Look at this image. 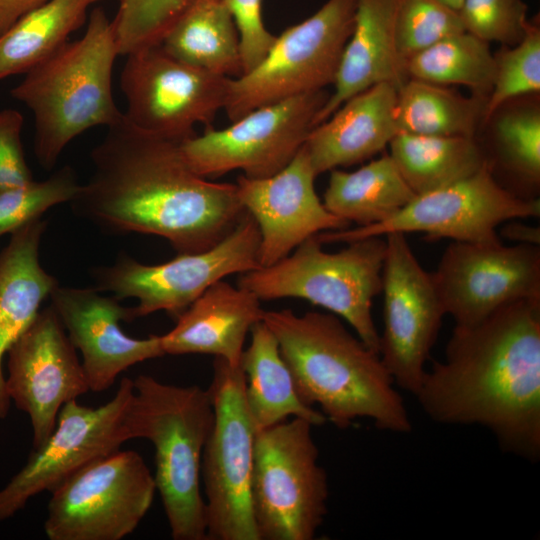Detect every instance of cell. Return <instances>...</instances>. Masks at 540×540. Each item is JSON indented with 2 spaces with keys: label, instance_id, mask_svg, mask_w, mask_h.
I'll list each match as a JSON object with an SVG mask.
<instances>
[{
  "label": "cell",
  "instance_id": "1",
  "mask_svg": "<svg viewBox=\"0 0 540 540\" xmlns=\"http://www.w3.org/2000/svg\"><path fill=\"white\" fill-rule=\"evenodd\" d=\"M91 152L93 173L71 201L76 214L119 233L162 237L178 252L204 251L246 214L233 183L213 182L186 162L181 142L125 116Z\"/></svg>",
  "mask_w": 540,
  "mask_h": 540
},
{
  "label": "cell",
  "instance_id": "2",
  "mask_svg": "<svg viewBox=\"0 0 540 540\" xmlns=\"http://www.w3.org/2000/svg\"><path fill=\"white\" fill-rule=\"evenodd\" d=\"M434 422L478 425L500 448L540 458V300L506 304L471 326L455 325L442 361L414 395Z\"/></svg>",
  "mask_w": 540,
  "mask_h": 540
},
{
  "label": "cell",
  "instance_id": "3",
  "mask_svg": "<svg viewBox=\"0 0 540 540\" xmlns=\"http://www.w3.org/2000/svg\"><path fill=\"white\" fill-rule=\"evenodd\" d=\"M301 399L344 429L359 418L380 430L407 434L412 421L379 353L334 314L264 311Z\"/></svg>",
  "mask_w": 540,
  "mask_h": 540
},
{
  "label": "cell",
  "instance_id": "4",
  "mask_svg": "<svg viewBox=\"0 0 540 540\" xmlns=\"http://www.w3.org/2000/svg\"><path fill=\"white\" fill-rule=\"evenodd\" d=\"M118 55L112 20L96 7L81 38L66 42L11 89V96L33 114L34 153L43 168L51 169L64 148L86 130L122 119L112 94Z\"/></svg>",
  "mask_w": 540,
  "mask_h": 540
},
{
  "label": "cell",
  "instance_id": "5",
  "mask_svg": "<svg viewBox=\"0 0 540 540\" xmlns=\"http://www.w3.org/2000/svg\"><path fill=\"white\" fill-rule=\"evenodd\" d=\"M213 421L208 389L167 384L145 374L133 379L125 435L147 439L154 447L156 490L174 540H207L201 461Z\"/></svg>",
  "mask_w": 540,
  "mask_h": 540
},
{
  "label": "cell",
  "instance_id": "6",
  "mask_svg": "<svg viewBox=\"0 0 540 540\" xmlns=\"http://www.w3.org/2000/svg\"><path fill=\"white\" fill-rule=\"evenodd\" d=\"M347 244L329 253L312 236L275 264L241 274L237 285L261 301L293 297L327 309L379 353L372 302L382 290L385 237L370 236Z\"/></svg>",
  "mask_w": 540,
  "mask_h": 540
},
{
  "label": "cell",
  "instance_id": "7",
  "mask_svg": "<svg viewBox=\"0 0 540 540\" xmlns=\"http://www.w3.org/2000/svg\"><path fill=\"white\" fill-rule=\"evenodd\" d=\"M313 427L292 418L256 432L251 505L259 540H312L325 520L329 483Z\"/></svg>",
  "mask_w": 540,
  "mask_h": 540
},
{
  "label": "cell",
  "instance_id": "8",
  "mask_svg": "<svg viewBox=\"0 0 540 540\" xmlns=\"http://www.w3.org/2000/svg\"><path fill=\"white\" fill-rule=\"evenodd\" d=\"M208 390L214 421L201 461L207 540H259L251 505L256 430L241 366L215 358Z\"/></svg>",
  "mask_w": 540,
  "mask_h": 540
},
{
  "label": "cell",
  "instance_id": "9",
  "mask_svg": "<svg viewBox=\"0 0 540 540\" xmlns=\"http://www.w3.org/2000/svg\"><path fill=\"white\" fill-rule=\"evenodd\" d=\"M357 0H327L285 29L264 59L231 78L224 110L231 122L252 110L333 84L353 29Z\"/></svg>",
  "mask_w": 540,
  "mask_h": 540
},
{
  "label": "cell",
  "instance_id": "10",
  "mask_svg": "<svg viewBox=\"0 0 540 540\" xmlns=\"http://www.w3.org/2000/svg\"><path fill=\"white\" fill-rule=\"evenodd\" d=\"M156 491L143 457L119 449L50 492L45 535L49 540H120L140 524Z\"/></svg>",
  "mask_w": 540,
  "mask_h": 540
},
{
  "label": "cell",
  "instance_id": "11",
  "mask_svg": "<svg viewBox=\"0 0 540 540\" xmlns=\"http://www.w3.org/2000/svg\"><path fill=\"white\" fill-rule=\"evenodd\" d=\"M259 245L258 226L246 212L224 239L204 251L178 254L156 265L121 256L96 271V288L118 300L136 299L138 303L130 307L132 319L157 311L177 317L214 283L259 268Z\"/></svg>",
  "mask_w": 540,
  "mask_h": 540
},
{
  "label": "cell",
  "instance_id": "12",
  "mask_svg": "<svg viewBox=\"0 0 540 540\" xmlns=\"http://www.w3.org/2000/svg\"><path fill=\"white\" fill-rule=\"evenodd\" d=\"M540 201L524 199L504 188L489 164L471 176L445 187L416 195L389 219L364 227L316 235L324 243H348L390 232L424 233L430 240L461 242L499 240L496 228L507 221L538 217Z\"/></svg>",
  "mask_w": 540,
  "mask_h": 540
},
{
  "label": "cell",
  "instance_id": "13",
  "mask_svg": "<svg viewBox=\"0 0 540 540\" xmlns=\"http://www.w3.org/2000/svg\"><path fill=\"white\" fill-rule=\"evenodd\" d=\"M328 97L324 89L308 92L256 108L224 129L208 126L181 142L184 158L207 179L233 170L252 179L270 177L304 145Z\"/></svg>",
  "mask_w": 540,
  "mask_h": 540
},
{
  "label": "cell",
  "instance_id": "14",
  "mask_svg": "<svg viewBox=\"0 0 540 540\" xmlns=\"http://www.w3.org/2000/svg\"><path fill=\"white\" fill-rule=\"evenodd\" d=\"M120 74L126 118L136 127L183 142L198 123L210 126L224 109L230 77L186 64L155 44L127 56Z\"/></svg>",
  "mask_w": 540,
  "mask_h": 540
},
{
  "label": "cell",
  "instance_id": "15",
  "mask_svg": "<svg viewBox=\"0 0 540 540\" xmlns=\"http://www.w3.org/2000/svg\"><path fill=\"white\" fill-rule=\"evenodd\" d=\"M384 237L379 355L395 385L415 395L446 314L432 274L417 260L406 234L390 232Z\"/></svg>",
  "mask_w": 540,
  "mask_h": 540
},
{
  "label": "cell",
  "instance_id": "16",
  "mask_svg": "<svg viewBox=\"0 0 540 540\" xmlns=\"http://www.w3.org/2000/svg\"><path fill=\"white\" fill-rule=\"evenodd\" d=\"M132 393L133 379L122 377L116 394L103 405L64 404L48 439L0 489V523L36 495L52 492L85 466L119 450L128 441L123 419Z\"/></svg>",
  "mask_w": 540,
  "mask_h": 540
},
{
  "label": "cell",
  "instance_id": "17",
  "mask_svg": "<svg viewBox=\"0 0 540 540\" xmlns=\"http://www.w3.org/2000/svg\"><path fill=\"white\" fill-rule=\"evenodd\" d=\"M431 274L445 314L471 326L511 302L540 300V247L452 241Z\"/></svg>",
  "mask_w": 540,
  "mask_h": 540
},
{
  "label": "cell",
  "instance_id": "18",
  "mask_svg": "<svg viewBox=\"0 0 540 540\" xmlns=\"http://www.w3.org/2000/svg\"><path fill=\"white\" fill-rule=\"evenodd\" d=\"M6 354V392L29 416L37 449L53 432L63 405L90 391L82 363L51 305L38 312Z\"/></svg>",
  "mask_w": 540,
  "mask_h": 540
},
{
  "label": "cell",
  "instance_id": "19",
  "mask_svg": "<svg viewBox=\"0 0 540 540\" xmlns=\"http://www.w3.org/2000/svg\"><path fill=\"white\" fill-rule=\"evenodd\" d=\"M316 177L303 145L278 173L260 179L237 178L239 199L258 226L260 267L275 264L321 231L349 227L348 221L328 211L319 199Z\"/></svg>",
  "mask_w": 540,
  "mask_h": 540
},
{
  "label": "cell",
  "instance_id": "20",
  "mask_svg": "<svg viewBox=\"0 0 540 540\" xmlns=\"http://www.w3.org/2000/svg\"><path fill=\"white\" fill-rule=\"evenodd\" d=\"M51 307L68 337L82 356V367L90 391L110 388L129 367L165 355L160 335L136 339L126 335L120 321H131V308L97 288L63 287L50 294Z\"/></svg>",
  "mask_w": 540,
  "mask_h": 540
},
{
  "label": "cell",
  "instance_id": "21",
  "mask_svg": "<svg viewBox=\"0 0 540 540\" xmlns=\"http://www.w3.org/2000/svg\"><path fill=\"white\" fill-rule=\"evenodd\" d=\"M397 89L390 83L371 86L311 130L304 147L317 176L365 161L389 145L398 134Z\"/></svg>",
  "mask_w": 540,
  "mask_h": 540
},
{
  "label": "cell",
  "instance_id": "22",
  "mask_svg": "<svg viewBox=\"0 0 540 540\" xmlns=\"http://www.w3.org/2000/svg\"><path fill=\"white\" fill-rule=\"evenodd\" d=\"M261 300L241 286L220 280L177 316L160 335L165 354H209L239 366L251 328L262 320Z\"/></svg>",
  "mask_w": 540,
  "mask_h": 540
},
{
  "label": "cell",
  "instance_id": "23",
  "mask_svg": "<svg viewBox=\"0 0 540 540\" xmlns=\"http://www.w3.org/2000/svg\"><path fill=\"white\" fill-rule=\"evenodd\" d=\"M399 0H357L353 29L334 80V91L315 118L325 121L347 99L380 83L400 87L409 77L396 44Z\"/></svg>",
  "mask_w": 540,
  "mask_h": 540
},
{
  "label": "cell",
  "instance_id": "24",
  "mask_svg": "<svg viewBox=\"0 0 540 540\" xmlns=\"http://www.w3.org/2000/svg\"><path fill=\"white\" fill-rule=\"evenodd\" d=\"M45 228L46 221L41 218L26 224L11 234L0 252V419L8 415L11 404L5 388L3 358L58 285L39 260Z\"/></svg>",
  "mask_w": 540,
  "mask_h": 540
},
{
  "label": "cell",
  "instance_id": "25",
  "mask_svg": "<svg viewBox=\"0 0 540 540\" xmlns=\"http://www.w3.org/2000/svg\"><path fill=\"white\" fill-rule=\"evenodd\" d=\"M249 334L250 343L243 350L240 366L247 410L256 432L288 417L304 419L313 426L325 424V416L301 399L278 341L264 321L257 322Z\"/></svg>",
  "mask_w": 540,
  "mask_h": 540
},
{
  "label": "cell",
  "instance_id": "26",
  "mask_svg": "<svg viewBox=\"0 0 540 540\" xmlns=\"http://www.w3.org/2000/svg\"><path fill=\"white\" fill-rule=\"evenodd\" d=\"M160 44L201 70L230 78L243 73L239 34L225 0H189Z\"/></svg>",
  "mask_w": 540,
  "mask_h": 540
},
{
  "label": "cell",
  "instance_id": "27",
  "mask_svg": "<svg viewBox=\"0 0 540 540\" xmlns=\"http://www.w3.org/2000/svg\"><path fill=\"white\" fill-rule=\"evenodd\" d=\"M415 196L385 154L352 172L331 170L323 204L334 215L364 227L389 219Z\"/></svg>",
  "mask_w": 540,
  "mask_h": 540
},
{
  "label": "cell",
  "instance_id": "28",
  "mask_svg": "<svg viewBox=\"0 0 540 540\" xmlns=\"http://www.w3.org/2000/svg\"><path fill=\"white\" fill-rule=\"evenodd\" d=\"M388 146L390 157L416 195L465 179L486 161L473 137L398 133Z\"/></svg>",
  "mask_w": 540,
  "mask_h": 540
},
{
  "label": "cell",
  "instance_id": "29",
  "mask_svg": "<svg viewBox=\"0 0 540 540\" xmlns=\"http://www.w3.org/2000/svg\"><path fill=\"white\" fill-rule=\"evenodd\" d=\"M94 0H49L0 36V80L26 73L51 56L87 20Z\"/></svg>",
  "mask_w": 540,
  "mask_h": 540
},
{
  "label": "cell",
  "instance_id": "30",
  "mask_svg": "<svg viewBox=\"0 0 540 540\" xmlns=\"http://www.w3.org/2000/svg\"><path fill=\"white\" fill-rule=\"evenodd\" d=\"M486 100L463 96L448 86L408 78L397 89L395 121L398 133L473 137Z\"/></svg>",
  "mask_w": 540,
  "mask_h": 540
},
{
  "label": "cell",
  "instance_id": "31",
  "mask_svg": "<svg viewBox=\"0 0 540 540\" xmlns=\"http://www.w3.org/2000/svg\"><path fill=\"white\" fill-rule=\"evenodd\" d=\"M409 78L443 85H462L487 100L495 60L490 43L463 31L448 36L407 59Z\"/></svg>",
  "mask_w": 540,
  "mask_h": 540
},
{
  "label": "cell",
  "instance_id": "32",
  "mask_svg": "<svg viewBox=\"0 0 540 540\" xmlns=\"http://www.w3.org/2000/svg\"><path fill=\"white\" fill-rule=\"evenodd\" d=\"M492 118L497 161L535 195L540 183L539 104L500 108Z\"/></svg>",
  "mask_w": 540,
  "mask_h": 540
},
{
  "label": "cell",
  "instance_id": "33",
  "mask_svg": "<svg viewBox=\"0 0 540 540\" xmlns=\"http://www.w3.org/2000/svg\"><path fill=\"white\" fill-rule=\"evenodd\" d=\"M495 70L486 100L483 122L511 100L540 92V26L529 20L523 38L513 46H503L494 54Z\"/></svg>",
  "mask_w": 540,
  "mask_h": 540
},
{
  "label": "cell",
  "instance_id": "34",
  "mask_svg": "<svg viewBox=\"0 0 540 540\" xmlns=\"http://www.w3.org/2000/svg\"><path fill=\"white\" fill-rule=\"evenodd\" d=\"M81 184L68 165L42 181L0 191V236L41 218L49 208L72 201Z\"/></svg>",
  "mask_w": 540,
  "mask_h": 540
},
{
  "label": "cell",
  "instance_id": "35",
  "mask_svg": "<svg viewBox=\"0 0 540 540\" xmlns=\"http://www.w3.org/2000/svg\"><path fill=\"white\" fill-rule=\"evenodd\" d=\"M395 31L399 55L406 63L411 56L465 28L459 12L441 0H399Z\"/></svg>",
  "mask_w": 540,
  "mask_h": 540
},
{
  "label": "cell",
  "instance_id": "36",
  "mask_svg": "<svg viewBox=\"0 0 540 540\" xmlns=\"http://www.w3.org/2000/svg\"><path fill=\"white\" fill-rule=\"evenodd\" d=\"M102 0H94V3ZM112 19L119 55L161 43L189 0H116Z\"/></svg>",
  "mask_w": 540,
  "mask_h": 540
},
{
  "label": "cell",
  "instance_id": "37",
  "mask_svg": "<svg viewBox=\"0 0 540 540\" xmlns=\"http://www.w3.org/2000/svg\"><path fill=\"white\" fill-rule=\"evenodd\" d=\"M458 12L465 31L503 46L517 44L530 20L524 0H463Z\"/></svg>",
  "mask_w": 540,
  "mask_h": 540
},
{
  "label": "cell",
  "instance_id": "38",
  "mask_svg": "<svg viewBox=\"0 0 540 540\" xmlns=\"http://www.w3.org/2000/svg\"><path fill=\"white\" fill-rule=\"evenodd\" d=\"M240 41L243 73L257 66L273 45L276 35L266 28L262 0H225Z\"/></svg>",
  "mask_w": 540,
  "mask_h": 540
},
{
  "label": "cell",
  "instance_id": "39",
  "mask_svg": "<svg viewBox=\"0 0 540 540\" xmlns=\"http://www.w3.org/2000/svg\"><path fill=\"white\" fill-rule=\"evenodd\" d=\"M23 116L14 109L0 111V191L33 181L25 160L21 132Z\"/></svg>",
  "mask_w": 540,
  "mask_h": 540
},
{
  "label": "cell",
  "instance_id": "40",
  "mask_svg": "<svg viewBox=\"0 0 540 540\" xmlns=\"http://www.w3.org/2000/svg\"><path fill=\"white\" fill-rule=\"evenodd\" d=\"M49 0H0V36L19 19Z\"/></svg>",
  "mask_w": 540,
  "mask_h": 540
},
{
  "label": "cell",
  "instance_id": "41",
  "mask_svg": "<svg viewBox=\"0 0 540 540\" xmlns=\"http://www.w3.org/2000/svg\"><path fill=\"white\" fill-rule=\"evenodd\" d=\"M501 234L521 244L540 245V229L514 220L507 221Z\"/></svg>",
  "mask_w": 540,
  "mask_h": 540
},
{
  "label": "cell",
  "instance_id": "42",
  "mask_svg": "<svg viewBox=\"0 0 540 540\" xmlns=\"http://www.w3.org/2000/svg\"><path fill=\"white\" fill-rule=\"evenodd\" d=\"M443 3L449 7L459 11L463 0H441Z\"/></svg>",
  "mask_w": 540,
  "mask_h": 540
}]
</instances>
